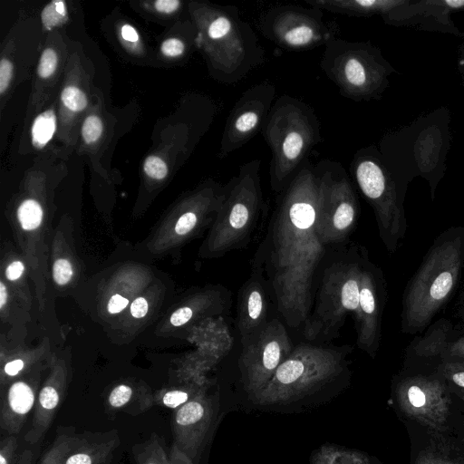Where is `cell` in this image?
Listing matches in <instances>:
<instances>
[{
	"label": "cell",
	"instance_id": "cell-28",
	"mask_svg": "<svg viewBox=\"0 0 464 464\" xmlns=\"http://www.w3.org/2000/svg\"><path fill=\"white\" fill-rule=\"evenodd\" d=\"M53 102L45 110L40 111L34 118L30 127L32 145L41 150L44 148L58 131V114L56 103Z\"/></svg>",
	"mask_w": 464,
	"mask_h": 464
},
{
	"label": "cell",
	"instance_id": "cell-27",
	"mask_svg": "<svg viewBox=\"0 0 464 464\" xmlns=\"http://www.w3.org/2000/svg\"><path fill=\"white\" fill-rule=\"evenodd\" d=\"M106 129V121L102 111L97 105L92 103L80 127L82 145L88 151H96L105 140Z\"/></svg>",
	"mask_w": 464,
	"mask_h": 464
},
{
	"label": "cell",
	"instance_id": "cell-22",
	"mask_svg": "<svg viewBox=\"0 0 464 464\" xmlns=\"http://www.w3.org/2000/svg\"><path fill=\"white\" fill-rule=\"evenodd\" d=\"M20 379L7 388L1 401L0 426L9 435L17 434L28 415L35 407L38 395V378Z\"/></svg>",
	"mask_w": 464,
	"mask_h": 464
},
{
	"label": "cell",
	"instance_id": "cell-10",
	"mask_svg": "<svg viewBox=\"0 0 464 464\" xmlns=\"http://www.w3.org/2000/svg\"><path fill=\"white\" fill-rule=\"evenodd\" d=\"M261 34L276 45L292 52L312 50L337 37L336 23L324 19V11L299 5H280L258 18Z\"/></svg>",
	"mask_w": 464,
	"mask_h": 464
},
{
	"label": "cell",
	"instance_id": "cell-41",
	"mask_svg": "<svg viewBox=\"0 0 464 464\" xmlns=\"http://www.w3.org/2000/svg\"><path fill=\"white\" fill-rule=\"evenodd\" d=\"M148 301L142 296L136 298L130 304V314L135 318L144 317L148 313Z\"/></svg>",
	"mask_w": 464,
	"mask_h": 464
},
{
	"label": "cell",
	"instance_id": "cell-23",
	"mask_svg": "<svg viewBox=\"0 0 464 464\" xmlns=\"http://www.w3.org/2000/svg\"><path fill=\"white\" fill-rule=\"evenodd\" d=\"M105 405L109 411L136 416L154 406L153 394L145 385L122 382L110 391Z\"/></svg>",
	"mask_w": 464,
	"mask_h": 464
},
{
	"label": "cell",
	"instance_id": "cell-6",
	"mask_svg": "<svg viewBox=\"0 0 464 464\" xmlns=\"http://www.w3.org/2000/svg\"><path fill=\"white\" fill-rule=\"evenodd\" d=\"M349 345L324 347L300 343L272 379L253 397L259 405L291 402L321 389L347 369Z\"/></svg>",
	"mask_w": 464,
	"mask_h": 464
},
{
	"label": "cell",
	"instance_id": "cell-16",
	"mask_svg": "<svg viewBox=\"0 0 464 464\" xmlns=\"http://www.w3.org/2000/svg\"><path fill=\"white\" fill-rule=\"evenodd\" d=\"M91 78L78 52H70L57 102V138L74 147L80 127L92 102Z\"/></svg>",
	"mask_w": 464,
	"mask_h": 464
},
{
	"label": "cell",
	"instance_id": "cell-38",
	"mask_svg": "<svg viewBox=\"0 0 464 464\" xmlns=\"http://www.w3.org/2000/svg\"><path fill=\"white\" fill-rule=\"evenodd\" d=\"M147 8L153 10L155 13L164 15H172L178 13L183 3L179 0H156L145 3Z\"/></svg>",
	"mask_w": 464,
	"mask_h": 464
},
{
	"label": "cell",
	"instance_id": "cell-4",
	"mask_svg": "<svg viewBox=\"0 0 464 464\" xmlns=\"http://www.w3.org/2000/svg\"><path fill=\"white\" fill-rule=\"evenodd\" d=\"M261 133L272 154L270 186L280 193L321 141L320 121L309 104L284 94L275 101Z\"/></svg>",
	"mask_w": 464,
	"mask_h": 464
},
{
	"label": "cell",
	"instance_id": "cell-24",
	"mask_svg": "<svg viewBox=\"0 0 464 464\" xmlns=\"http://www.w3.org/2000/svg\"><path fill=\"white\" fill-rule=\"evenodd\" d=\"M308 5L333 14L366 16L391 8L395 2L383 0H305Z\"/></svg>",
	"mask_w": 464,
	"mask_h": 464
},
{
	"label": "cell",
	"instance_id": "cell-2",
	"mask_svg": "<svg viewBox=\"0 0 464 464\" xmlns=\"http://www.w3.org/2000/svg\"><path fill=\"white\" fill-rule=\"evenodd\" d=\"M464 268V227L440 233L402 293L401 331L423 334L459 287Z\"/></svg>",
	"mask_w": 464,
	"mask_h": 464
},
{
	"label": "cell",
	"instance_id": "cell-35",
	"mask_svg": "<svg viewBox=\"0 0 464 464\" xmlns=\"http://www.w3.org/2000/svg\"><path fill=\"white\" fill-rule=\"evenodd\" d=\"M18 441L14 435L4 438L0 442V464H16Z\"/></svg>",
	"mask_w": 464,
	"mask_h": 464
},
{
	"label": "cell",
	"instance_id": "cell-7",
	"mask_svg": "<svg viewBox=\"0 0 464 464\" xmlns=\"http://www.w3.org/2000/svg\"><path fill=\"white\" fill-rule=\"evenodd\" d=\"M365 247L355 246L323 274L313 310L304 324L308 341L328 342L339 335L348 313H356Z\"/></svg>",
	"mask_w": 464,
	"mask_h": 464
},
{
	"label": "cell",
	"instance_id": "cell-17",
	"mask_svg": "<svg viewBox=\"0 0 464 464\" xmlns=\"http://www.w3.org/2000/svg\"><path fill=\"white\" fill-rule=\"evenodd\" d=\"M213 404L206 392L174 410L173 446L192 462L199 453L213 419Z\"/></svg>",
	"mask_w": 464,
	"mask_h": 464
},
{
	"label": "cell",
	"instance_id": "cell-32",
	"mask_svg": "<svg viewBox=\"0 0 464 464\" xmlns=\"http://www.w3.org/2000/svg\"><path fill=\"white\" fill-rule=\"evenodd\" d=\"M14 74V63L8 52V46L4 49L0 60V98L2 110L4 102L12 86Z\"/></svg>",
	"mask_w": 464,
	"mask_h": 464
},
{
	"label": "cell",
	"instance_id": "cell-37",
	"mask_svg": "<svg viewBox=\"0 0 464 464\" xmlns=\"http://www.w3.org/2000/svg\"><path fill=\"white\" fill-rule=\"evenodd\" d=\"M73 275L72 264L65 258L57 259L53 266V281L58 285H65Z\"/></svg>",
	"mask_w": 464,
	"mask_h": 464
},
{
	"label": "cell",
	"instance_id": "cell-34",
	"mask_svg": "<svg viewBox=\"0 0 464 464\" xmlns=\"http://www.w3.org/2000/svg\"><path fill=\"white\" fill-rule=\"evenodd\" d=\"M188 48V42L180 37L165 39L160 45V53L167 58L176 59L185 55Z\"/></svg>",
	"mask_w": 464,
	"mask_h": 464
},
{
	"label": "cell",
	"instance_id": "cell-12",
	"mask_svg": "<svg viewBox=\"0 0 464 464\" xmlns=\"http://www.w3.org/2000/svg\"><path fill=\"white\" fill-rule=\"evenodd\" d=\"M293 349L288 333L277 318L270 320L254 340L242 346L239 369L245 389L252 398L272 379Z\"/></svg>",
	"mask_w": 464,
	"mask_h": 464
},
{
	"label": "cell",
	"instance_id": "cell-42",
	"mask_svg": "<svg viewBox=\"0 0 464 464\" xmlns=\"http://www.w3.org/2000/svg\"><path fill=\"white\" fill-rule=\"evenodd\" d=\"M24 271V265L20 260L13 261L5 270V276L10 281H15L22 276Z\"/></svg>",
	"mask_w": 464,
	"mask_h": 464
},
{
	"label": "cell",
	"instance_id": "cell-9",
	"mask_svg": "<svg viewBox=\"0 0 464 464\" xmlns=\"http://www.w3.org/2000/svg\"><path fill=\"white\" fill-rule=\"evenodd\" d=\"M320 67L342 96L354 101L371 97L382 79L381 63L368 44L338 37L324 45Z\"/></svg>",
	"mask_w": 464,
	"mask_h": 464
},
{
	"label": "cell",
	"instance_id": "cell-33",
	"mask_svg": "<svg viewBox=\"0 0 464 464\" xmlns=\"http://www.w3.org/2000/svg\"><path fill=\"white\" fill-rule=\"evenodd\" d=\"M143 171L148 178L160 181L167 178L169 167L166 161L160 156L150 155L144 160Z\"/></svg>",
	"mask_w": 464,
	"mask_h": 464
},
{
	"label": "cell",
	"instance_id": "cell-19",
	"mask_svg": "<svg viewBox=\"0 0 464 464\" xmlns=\"http://www.w3.org/2000/svg\"><path fill=\"white\" fill-rule=\"evenodd\" d=\"M266 281L256 270L243 284L237 298V328L242 346L254 340L268 324Z\"/></svg>",
	"mask_w": 464,
	"mask_h": 464
},
{
	"label": "cell",
	"instance_id": "cell-5",
	"mask_svg": "<svg viewBox=\"0 0 464 464\" xmlns=\"http://www.w3.org/2000/svg\"><path fill=\"white\" fill-rule=\"evenodd\" d=\"M260 167L259 159L252 160L226 184L224 201L202 249L205 256L218 257L249 243L265 210Z\"/></svg>",
	"mask_w": 464,
	"mask_h": 464
},
{
	"label": "cell",
	"instance_id": "cell-36",
	"mask_svg": "<svg viewBox=\"0 0 464 464\" xmlns=\"http://www.w3.org/2000/svg\"><path fill=\"white\" fill-rule=\"evenodd\" d=\"M119 36L127 49L136 53L140 50L141 43L140 34L131 24L122 23L119 27Z\"/></svg>",
	"mask_w": 464,
	"mask_h": 464
},
{
	"label": "cell",
	"instance_id": "cell-43",
	"mask_svg": "<svg viewBox=\"0 0 464 464\" xmlns=\"http://www.w3.org/2000/svg\"><path fill=\"white\" fill-rule=\"evenodd\" d=\"M33 453L29 450H25L19 456L16 464H32Z\"/></svg>",
	"mask_w": 464,
	"mask_h": 464
},
{
	"label": "cell",
	"instance_id": "cell-29",
	"mask_svg": "<svg viewBox=\"0 0 464 464\" xmlns=\"http://www.w3.org/2000/svg\"><path fill=\"white\" fill-rule=\"evenodd\" d=\"M44 210L40 202L33 198L24 199L17 208V218L25 231L36 229L42 223Z\"/></svg>",
	"mask_w": 464,
	"mask_h": 464
},
{
	"label": "cell",
	"instance_id": "cell-45",
	"mask_svg": "<svg viewBox=\"0 0 464 464\" xmlns=\"http://www.w3.org/2000/svg\"><path fill=\"white\" fill-rule=\"evenodd\" d=\"M448 5L451 7H461L464 5V1H446L445 2Z\"/></svg>",
	"mask_w": 464,
	"mask_h": 464
},
{
	"label": "cell",
	"instance_id": "cell-20",
	"mask_svg": "<svg viewBox=\"0 0 464 464\" xmlns=\"http://www.w3.org/2000/svg\"><path fill=\"white\" fill-rule=\"evenodd\" d=\"M405 352L464 361V334L450 320L440 318L416 335Z\"/></svg>",
	"mask_w": 464,
	"mask_h": 464
},
{
	"label": "cell",
	"instance_id": "cell-39",
	"mask_svg": "<svg viewBox=\"0 0 464 464\" xmlns=\"http://www.w3.org/2000/svg\"><path fill=\"white\" fill-rule=\"evenodd\" d=\"M454 309L455 317L458 319V324L455 325L464 334V284L459 292Z\"/></svg>",
	"mask_w": 464,
	"mask_h": 464
},
{
	"label": "cell",
	"instance_id": "cell-11",
	"mask_svg": "<svg viewBox=\"0 0 464 464\" xmlns=\"http://www.w3.org/2000/svg\"><path fill=\"white\" fill-rule=\"evenodd\" d=\"M316 167L320 178L317 235L324 246L341 243L357 223L359 202L348 174L339 162L324 160Z\"/></svg>",
	"mask_w": 464,
	"mask_h": 464
},
{
	"label": "cell",
	"instance_id": "cell-1",
	"mask_svg": "<svg viewBox=\"0 0 464 464\" xmlns=\"http://www.w3.org/2000/svg\"><path fill=\"white\" fill-rule=\"evenodd\" d=\"M319 172L306 159L279 193L268 231L254 258L266 272L277 310L290 327L304 325L312 310L314 273L325 254L316 231Z\"/></svg>",
	"mask_w": 464,
	"mask_h": 464
},
{
	"label": "cell",
	"instance_id": "cell-8",
	"mask_svg": "<svg viewBox=\"0 0 464 464\" xmlns=\"http://www.w3.org/2000/svg\"><path fill=\"white\" fill-rule=\"evenodd\" d=\"M351 171L361 192L373 208L379 237L384 247L390 254L395 253L408 230L395 187L379 161L365 150L354 155Z\"/></svg>",
	"mask_w": 464,
	"mask_h": 464
},
{
	"label": "cell",
	"instance_id": "cell-3",
	"mask_svg": "<svg viewBox=\"0 0 464 464\" xmlns=\"http://www.w3.org/2000/svg\"><path fill=\"white\" fill-rule=\"evenodd\" d=\"M188 11L197 30V46L214 80L236 83L265 63L266 52L256 32L237 6L190 2Z\"/></svg>",
	"mask_w": 464,
	"mask_h": 464
},
{
	"label": "cell",
	"instance_id": "cell-26",
	"mask_svg": "<svg viewBox=\"0 0 464 464\" xmlns=\"http://www.w3.org/2000/svg\"><path fill=\"white\" fill-rule=\"evenodd\" d=\"M205 381L192 379L180 386L166 388L153 394L154 405L176 410L205 392Z\"/></svg>",
	"mask_w": 464,
	"mask_h": 464
},
{
	"label": "cell",
	"instance_id": "cell-31",
	"mask_svg": "<svg viewBox=\"0 0 464 464\" xmlns=\"http://www.w3.org/2000/svg\"><path fill=\"white\" fill-rule=\"evenodd\" d=\"M315 464H364L361 458L348 450L324 449L316 455Z\"/></svg>",
	"mask_w": 464,
	"mask_h": 464
},
{
	"label": "cell",
	"instance_id": "cell-30",
	"mask_svg": "<svg viewBox=\"0 0 464 464\" xmlns=\"http://www.w3.org/2000/svg\"><path fill=\"white\" fill-rule=\"evenodd\" d=\"M44 28L53 30L62 25L68 18V11L64 1H53L42 11L41 14Z\"/></svg>",
	"mask_w": 464,
	"mask_h": 464
},
{
	"label": "cell",
	"instance_id": "cell-18",
	"mask_svg": "<svg viewBox=\"0 0 464 464\" xmlns=\"http://www.w3.org/2000/svg\"><path fill=\"white\" fill-rule=\"evenodd\" d=\"M68 56L66 44L60 34L53 31L48 36L37 63L27 118L41 111L61 80H63Z\"/></svg>",
	"mask_w": 464,
	"mask_h": 464
},
{
	"label": "cell",
	"instance_id": "cell-44",
	"mask_svg": "<svg viewBox=\"0 0 464 464\" xmlns=\"http://www.w3.org/2000/svg\"><path fill=\"white\" fill-rule=\"evenodd\" d=\"M7 289L3 282L0 283V308L3 309L7 302Z\"/></svg>",
	"mask_w": 464,
	"mask_h": 464
},
{
	"label": "cell",
	"instance_id": "cell-14",
	"mask_svg": "<svg viewBox=\"0 0 464 464\" xmlns=\"http://www.w3.org/2000/svg\"><path fill=\"white\" fill-rule=\"evenodd\" d=\"M387 301V284L380 266L372 263L365 248L360 278L359 304L354 314L356 344L375 357L382 338V314Z\"/></svg>",
	"mask_w": 464,
	"mask_h": 464
},
{
	"label": "cell",
	"instance_id": "cell-21",
	"mask_svg": "<svg viewBox=\"0 0 464 464\" xmlns=\"http://www.w3.org/2000/svg\"><path fill=\"white\" fill-rule=\"evenodd\" d=\"M66 390V372L62 366L54 368L39 390L30 429L24 440L37 443L46 433L60 408Z\"/></svg>",
	"mask_w": 464,
	"mask_h": 464
},
{
	"label": "cell",
	"instance_id": "cell-25",
	"mask_svg": "<svg viewBox=\"0 0 464 464\" xmlns=\"http://www.w3.org/2000/svg\"><path fill=\"white\" fill-rule=\"evenodd\" d=\"M133 454L136 464H193L174 446L168 454L155 434L147 441L136 445L133 448Z\"/></svg>",
	"mask_w": 464,
	"mask_h": 464
},
{
	"label": "cell",
	"instance_id": "cell-13",
	"mask_svg": "<svg viewBox=\"0 0 464 464\" xmlns=\"http://www.w3.org/2000/svg\"><path fill=\"white\" fill-rule=\"evenodd\" d=\"M276 86L265 81L246 89L228 113L218 150L224 159L246 145L262 127L272 109Z\"/></svg>",
	"mask_w": 464,
	"mask_h": 464
},
{
	"label": "cell",
	"instance_id": "cell-40",
	"mask_svg": "<svg viewBox=\"0 0 464 464\" xmlns=\"http://www.w3.org/2000/svg\"><path fill=\"white\" fill-rule=\"evenodd\" d=\"M129 304V300L122 295H112L107 304V310L110 314H119L126 308Z\"/></svg>",
	"mask_w": 464,
	"mask_h": 464
},
{
	"label": "cell",
	"instance_id": "cell-15",
	"mask_svg": "<svg viewBox=\"0 0 464 464\" xmlns=\"http://www.w3.org/2000/svg\"><path fill=\"white\" fill-rule=\"evenodd\" d=\"M119 445L117 430L76 432L60 428L40 464H106Z\"/></svg>",
	"mask_w": 464,
	"mask_h": 464
}]
</instances>
